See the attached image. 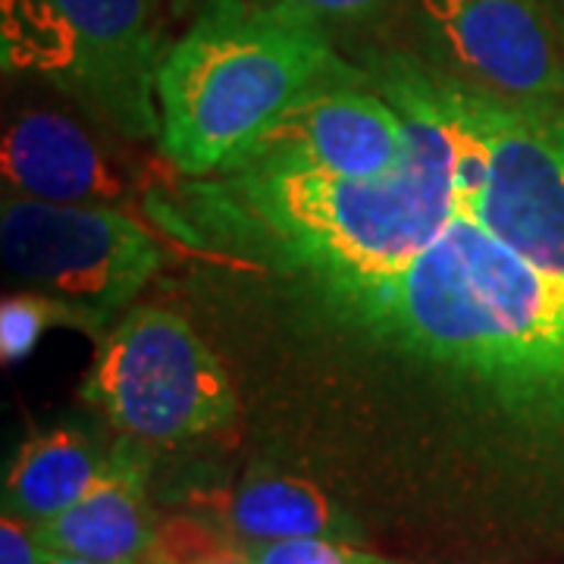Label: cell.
<instances>
[{"label": "cell", "mask_w": 564, "mask_h": 564, "mask_svg": "<svg viewBox=\"0 0 564 564\" xmlns=\"http://www.w3.org/2000/svg\"><path fill=\"white\" fill-rule=\"evenodd\" d=\"M358 66L404 120L399 173L180 176L144 207L373 392L377 448L423 514L564 555L562 242L477 85L421 51L367 47Z\"/></svg>", "instance_id": "6da1fadb"}, {"label": "cell", "mask_w": 564, "mask_h": 564, "mask_svg": "<svg viewBox=\"0 0 564 564\" xmlns=\"http://www.w3.org/2000/svg\"><path fill=\"white\" fill-rule=\"evenodd\" d=\"M364 82L333 35L267 0H204L158 69L161 151L185 180L217 176L311 95Z\"/></svg>", "instance_id": "7a4b0ae2"}, {"label": "cell", "mask_w": 564, "mask_h": 564, "mask_svg": "<svg viewBox=\"0 0 564 564\" xmlns=\"http://www.w3.org/2000/svg\"><path fill=\"white\" fill-rule=\"evenodd\" d=\"M158 0H0L7 73L39 76L129 141L161 139Z\"/></svg>", "instance_id": "3957f363"}, {"label": "cell", "mask_w": 564, "mask_h": 564, "mask_svg": "<svg viewBox=\"0 0 564 564\" xmlns=\"http://www.w3.org/2000/svg\"><path fill=\"white\" fill-rule=\"evenodd\" d=\"M82 395L122 440L180 445L220 433L239 395L220 355L182 314L129 307L98 345Z\"/></svg>", "instance_id": "277c9868"}, {"label": "cell", "mask_w": 564, "mask_h": 564, "mask_svg": "<svg viewBox=\"0 0 564 564\" xmlns=\"http://www.w3.org/2000/svg\"><path fill=\"white\" fill-rule=\"evenodd\" d=\"M0 258L22 292L61 304L79 329H101L129 311L161 273V232L113 204L0 202Z\"/></svg>", "instance_id": "5b68a950"}, {"label": "cell", "mask_w": 564, "mask_h": 564, "mask_svg": "<svg viewBox=\"0 0 564 564\" xmlns=\"http://www.w3.org/2000/svg\"><path fill=\"white\" fill-rule=\"evenodd\" d=\"M421 54L511 101L564 104V41L530 0H414Z\"/></svg>", "instance_id": "8992f818"}, {"label": "cell", "mask_w": 564, "mask_h": 564, "mask_svg": "<svg viewBox=\"0 0 564 564\" xmlns=\"http://www.w3.org/2000/svg\"><path fill=\"white\" fill-rule=\"evenodd\" d=\"M408 129L370 82L333 85L292 107L232 170H307L339 180H383L402 170Z\"/></svg>", "instance_id": "52a82bcc"}, {"label": "cell", "mask_w": 564, "mask_h": 564, "mask_svg": "<svg viewBox=\"0 0 564 564\" xmlns=\"http://www.w3.org/2000/svg\"><path fill=\"white\" fill-rule=\"evenodd\" d=\"M7 195L51 204H113L126 195L98 139L66 113L32 110L13 120L0 144Z\"/></svg>", "instance_id": "ba28073f"}, {"label": "cell", "mask_w": 564, "mask_h": 564, "mask_svg": "<svg viewBox=\"0 0 564 564\" xmlns=\"http://www.w3.org/2000/svg\"><path fill=\"white\" fill-rule=\"evenodd\" d=\"M141 443L122 440L113 448L110 470L79 502L47 524L35 527L51 555H73L101 564H141L158 533V518L148 502V464Z\"/></svg>", "instance_id": "9c48e42d"}, {"label": "cell", "mask_w": 564, "mask_h": 564, "mask_svg": "<svg viewBox=\"0 0 564 564\" xmlns=\"http://www.w3.org/2000/svg\"><path fill=\"white\" fill-rule=\"evenodd\" d=\"M217 524L239 545L276 540H355L361 524L333 502L321 486L276 470H254L220 505Z\"/></svg>", "instance_id": "30bf717a"}, {"label": "cell", "mask_w": 564, "mask_h": 564, "mask_svg": "<svg viewBox=\"0 0 564 564\" xmlns=\"http://www.w3.org/2000/svg\"><path fill=\"white\" fill-rule=\"evenodd\" d=\"M110 462L113 452H104L79 426L41 430L20 445L3 474V514L47 524L95 489Z\"/></svg>", "instance_id": "8fae6325"}, {"label": "cell", "mask_w": 564, "mask_h": 564, "mask_svg": "<svg viewBox=\"0 0 564 564\" xmlns=\"http://www.w3.org/2000/svg\"><path fill=\"white\" fill-rule=\"evenodd\" d=\"M141 564H251L245 549L220 524L202 518H170L158 524Z\"/></svg>", "instance_id": "7c38bea8"}, {"label": "cell", "mask_w": 564, "mask_h": 564, "mask_svg": "<svg viewBox=\"0 0 564 564\" xmlns=\"http://www.w3.org/2000/svg\"><path fill=\"white\" fill-rule=\"evenodd\" d=\"M307 22L336 32H377L414 10V0H267Z\"/></svg>", "instance_id": "4fadbf2b"}, {"label": "cell", "mask_w": 564, "mask_h": 564, "mask_svg": "<svg viewBox=\"0 0 564 564\" xmlns=\"http://www.w3.org/2000/svg\"><path fill=\"white\" fill-rule=\"evenodd\" d=\"M51 323H66L76 326V321L63 311L61 304L47 302L32 292H17L3 299L0 311V348H3V361H20L22 355H29L41 333Z\"/></svg>", "instance_id": "5bb4252c"}, {"label": "cell", "mask_w": 564, "mask_h": 564, "mask_svg": "<svg viewBox=\"0 0 564 564\" xmlns=\"http://www.w3.org/2000/svg\"><path fill=\"white\" fill-rule=\"evenodd\" d=\"M242 549L251 564H399L370 549H358L348 540H323V536L248 543Z\"/></svg>", "instance_id": "9a60e30c"}, {"label": "cell", "mask_w": 564, "mask_h": 564, "mask_svg": "<svg viewBox=\"0 0 564 564\" xmlns=\"http://www.w3.org/2000/svg\"><path fill=\"white\" fill-rule=\"evenodd\" d=\"M51 552L41 545L35 524L3 514L0 521V564H47Z\"/></svg>", "instance_id": "2e32d148"}, {"label": "cell", "mask_w": 564, "mask_h": 564, "mask_svg": "<svg viewBox=\"0 0 564 564\" xmlns=\"http://www.w3.org/2000/svg\"><path fill=\"white\" fill-rule=\"evenodd\" d=\"M530 3L555 29V35L564 41V0H530Z\"/></svg>", "instance_id": "e0dca14e"}, {"label": "cell", "mask_w": 564, "mask_h": 564, "mask_svg": "<svg viewBox=\"0 0 564 564\" xmlns=\"http://www.w3.org/2000/svg\"><path fill=\"white\" fill-rule=\"evenodd\" d=\"M47 564H101V562H88V558H73V555H51Z\"/></svg>", "instance_id": "ac0fdd59"}, {"label": "cell", "mask_w": 564, "mask_h": 564, "mask_svg": "<svg viewBox=\"0 0 564 564\" xmlns=\"http://www.w3.org/2000/svg\"><path fill=\"white\" fill-rule=\"evenodd\" d=\"M204 0H173V10L176 13H185V10H192V7H202Z\"/></svg>", "instance_id": "d6986e66"}]
</instances>
